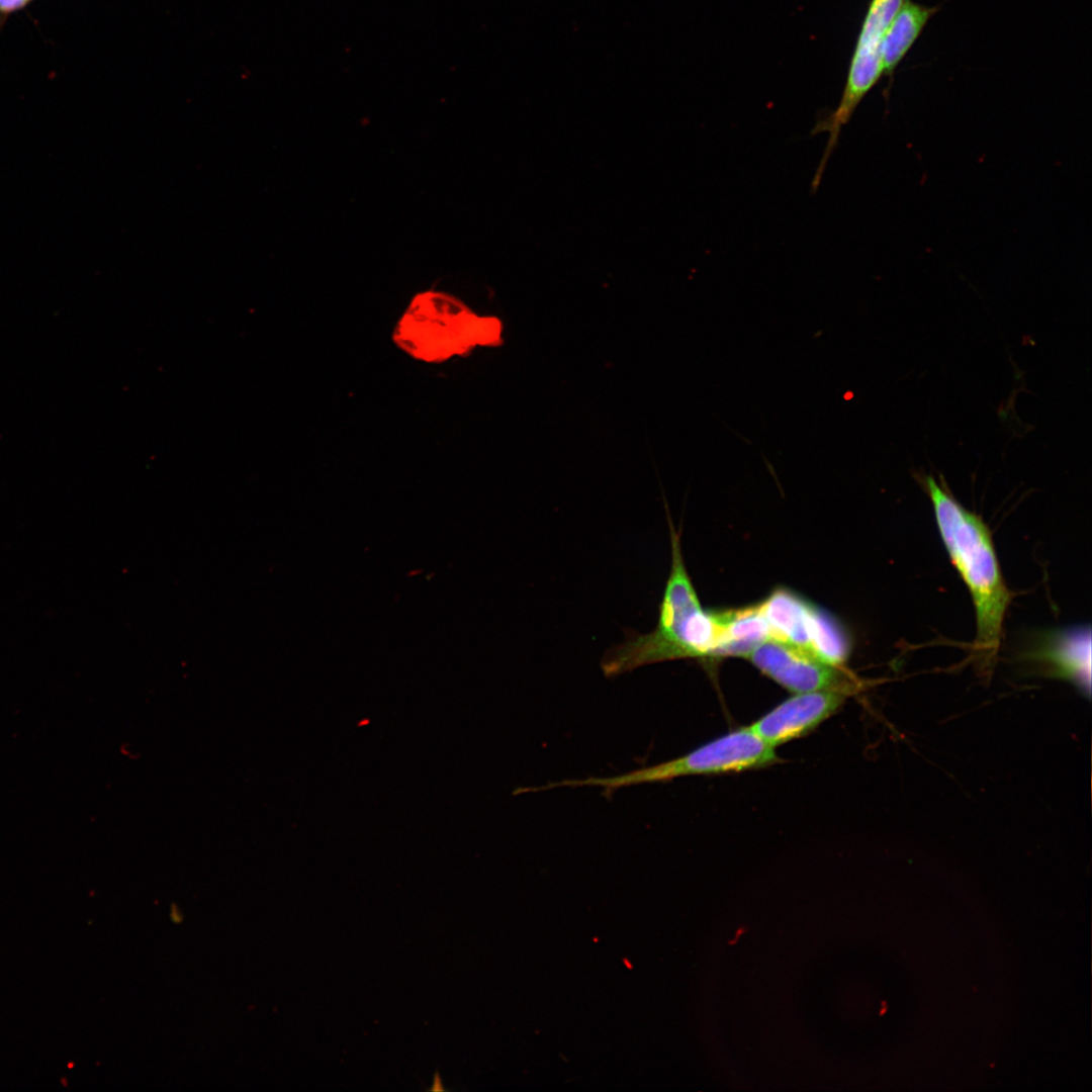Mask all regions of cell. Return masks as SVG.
I'll return each instance as SVG.
<instances>
[{"instance_id":"1","label":"cell","mask_w":1092,"mask_h":1092,"mask_svg":"<svg viewBox=\"0 0 1092 1092\" xmlns=\"http://www.w3.org/2000/svg\"><path fill=\"white\" fill-rule=\"evenodd\" d=\"M928 494L945 549L971 594L977 635L975 650L984 665L994 660L1002 639L1003 622L1011 601L991 532L976 513L962 506L943 479L916 476Z\"/></svg>"},{"instance_id":"2","label":"cell","mask_w":1092,"mask_h":1092,"mask_svg":"<svg viewBox=\"0 0 1092 1092\" xmlns=\"http://www.w3.org/2000/svg\"><path fill=\"white\" fill-rule=\"evenodd\" d=\"M666 513L671 564L655 628L645 634L629 631L622 643L606 651L601 667L608 677L662 661L714 657L718 622L715 613L701 606L686 568L679 535L667 510Z\"/></svg>"},{"instance_id":"3","label":"cell","mask_w":1092,"mask_h":1092,"mask_svg":"<svg viewBox=\"0 0 1092 1092\" xmlns=\"http://www.w3.org/2000/svg\"><path fill=\"white\" fill-rule=\"evenodd\" d=\"M502 322L473 312L441 291L416 294L392 331L395 346L417 361L440 364L468 355L477 347L502 342Z\"/></svg>"},{"instance_id":"4","label":"cell","mask_w":1092,"mask_h":1092,"mask_svg":"<svg viewBox=\"0 0 1092 1092\" xmlns=\"http://www.w3.org/2000/svg\"><path fill=\"white\" fill-rule=\"evenodd\" d=\"M778 760L775 748L762 741L748 726L727 733L664 762L613 777L561 781L546 785L544 789L599 787L609 795L621 788L668 782L676 778L763 768Z\"/></svg>"},{"instance_id":"5","label":"cell","mask_w":1092,"mask_h":1092,"mask_svg":"<svg viewBox=\"0 0 1092 1092\" xmlns=\"http://www.w3.org/2000/svg\"><path fill=\"white\" fill-rule=\"evenodd\" d=\"M903 0H872L869 6L840 102L833 111L820 117L811 131L812 135L828 132L825 150L813 176L815 182L822 180L843 126L848 123L862 98L883 74V40Z\"/></svg>"},{"instance_id":"6","label":"cell","mask_w":1092,"mask_h":1092,"mask_svg":"<svg viewBox=\"0 0 1092 1092\" xmlns=\"http://www.w3.org/2000/svg\"><path fill=\"white\" fill-rule=\"evenodd\" d=\"M745 658L795 694L834 691L849 696L856 689V680L843 667L830 665L803 649L779 641L761 643Z\"/></svg>"},{"instance_id":"7","label":"cell","mask_w":1092,"mask_h":1092,"mask_svg":"<svg viewBox=\"0 0 1092 1092\" xmlns=\"http://www.w3.org/2000/svg\"><path fill=\"white\" fill-rule=\"evenodd\" d=\"M847 695L834 691L799 693L776 706L749 728L776 748L803 737L839 710Z\"/></svg>"},{"instance_id":"8","label":"cell","mask_w":1092,"mask_h":1092,"mask_svg":"<svg viewBox=\"0 0 1092 1092\" xmlns=\"http://www.w3.org/2000/svg\"><path fill=\"white\" fill-rule=\"evenodd\" d=\"M1055 677L1073 682L1084 695L1091 691V630L1089 626L1039 632L1025 654Z\"/></svg>"},{"instance_id":"9","label":"cell","mask_w":1092,"mask_h":1092,"mask_svg":"<svg viewBox=\"0 0 1092 1092\" xmlns=\"http://www.w3.org/2000/svg\"><path fill=\"white\" fill-rule=\"evenodd\" d=\"M757 606L769 626L771 640L810 653L815 606L787 589L775 590Z\"/></svg>"},{"instance_id":"10","label":"cell","mask_w":1092,"mask_h":1092,"mask_svg":"<svg viewBox=\"0 0 1092 1092\" xmlns=\"http://www.w3.org/2000/svg\"><path fill=\"white\" fill-rule=\"evenodd\" d=\"M719 634L714 657H745L753 648L771 640L769 626L758 606L715 613Z\"/></svg>"},{"instance_id":"11","label":"cell","mask_w":1092,"mask_h":1092,"mask_svg":"<svg viewBox=\"0 0 1092 1092\" xmlns=\"http://www.w3.org/2000/svg\"><path fill=\"white\" fill-rule=\"evenodd\" d=\"M937 7H926L903 0L893 17L883 40V73L890 76L908 53Z\"/></svg>"},{"instance_id":"12","label":"cell","mask_w":1092,"mask_h":1092,"mask_svg":"<svg viewBox=\"0 0 1092 1092\" xmlns=\"http://www.w3.org/2000/svg\"><path fill=\"white\" fill-rule=\"evenodd\" d=\"M849 651V638L841 625L831 615L814 607L810 653L830 665L843 667Z\"/></svg>"},{"instance_id":"13","label":"cell","mask_w":1092,"mask_h":1092,"mask_svg":"<svg viewBox=\"0 0 1092 1092\" xmlns=\"http://www.w3.org/2000/svg\"><path fill=\"white\" fill-rule=\"evenodd\" d=\"M29 0H0V13H9L23 7Z\"/></svg>"},{"instance_id":"14","label":"cell","mask_w":1092,"mask_h":1092,"mask_svg":"<svg viewBox=\"0 0 1092 1092\" xmlns=\"http://www.w3.org/2000/svg\"><path fill=\"white\" fill-rule=\"evenodd\" d=\"M743 932H745V928H739L738 930H736V934H735L734 940H735V941H737V940H738V937H739V936H740V934H742ZM735 941H734L733 943H735Z\"/></svg>"}]
</instances>
